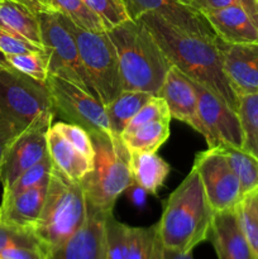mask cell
Returning <instances> with one entry per match:
<instances>
[{"mask_svg":"<svg viewBox=\"0 0 258 259\" xmlns=\"http://www.w3.org/2000/svg\"><path fill=\"white\" fill-rule=\"evenodd\" d=\"M132 18L137 19L143 13H154L179 29L207 39H217L214 29L206 18L189 4L180 0H124Z\"/></svg>","mask_w":258,"mask_h":259,"instance_id":"obj_14","label":"cell"},{"mask_svg":"<svg viewBox=\"0 0 258 259\" xmlns=\"http://www.w3.org/2000/svg\"><path fill=\"white\" fill-rule=\"evenodd\" d=\"M106 32L118 55L123 90L156 95L172 65L148 28L131 19Z\"/></svg>","mask_w":258,"mask_h":259,"instance_id":"obj_3","label":"cell"},{"mask_svg":"<svg viewBox=\"0 0 258 259\" xmlns=\"http://www.w3.org/2000/svg\"><path fill=\"white\" fill-rule=\"evenodd\" d=\"M191 80V78H190ZM197 96V108L207 148L222 144L243 148V133L237 110L206 86L191 80Z\"/></svg>","mask_w":258,"mask_h":259,"instance_id":"obj_11","label":"cell"},{"mask_svg":"<svg viewBox=\"0 0 258 259\" xmlns=\"http://www.w3.org/2000/svg\"><path fill=\"white\" fill-rule=\"evenodd\" d=\"M47 144L53 166L72 181L80 182L93 169L94 164L53 125L47 131Z\"/></svg>","mask_w":258,"mask_h":259,"instance_id":"obj_20","label":"cell"},{"mask_svg":"<svg viewBox=\"0 0 258 259\" xmlns=\"http://www.w3.org/2000/svg\"><path fill=\"white\" fill-rule=\"evenodd\" d=\"M42 2H43V3H45V0H42ZM45 4H46V3H45ZM46 7H47V5H46Z\"/></svg>","mask_w":258,"mask_h":259,"instance_id":"obj_47","label":"cell"},{"mask_svg":"<svg viewBox=\"0 0 258 259\" xmlns=\"http://www.w3.org/2000/svg\"><path fill=\"white\" fill-rule=\"evenodd\" d=\"M146 194L147 192L143 189H141L139 186H136V189L132 191L131 197L137 206H142L144 204V200H146Z\"/></svg>","mask_w":258,"mask_h":259,"instance_id":"obj_44","label":"cell"},{"mask_svg":"<svg viewBox=\"0 0 258 259\" xmlns=\"http://www.w3.org/2000/svg\"><path fill=\"white\" fill-rule=\"evenodd\" d=\"M0 177H2V168H0Z\"/></svg>","mask_w":258,"mask_h":259,"instance_id":"obj_46","label":"cell"},{"mask_svg":"<svg viewBox=\"0 0 258 259\" xmlns=\"http://www.w3.org/2000/svg\"><path fill=\"white\" fill-rule=\"evenodd\" d=\"M240 229L258 257V195L242 199L235 207Z\"/></svg>","mask_w":258,"mask_h":259,"instance_id":"obj_30","label":"cell"},{"mask_svg":"<svg viewBox=\"0 0 258 259\" xmlns=\"http://www.w3.org/2000/svg\"><path fill=\"white\" fill-rule=\"evenodd\" d=\"M12 247H34L46 249L37 237L29 230H22L9 225L0 224V253Z\"/></svg>","mask_w":258,"mask_h":259,"instance_id":"obj_36","label":"cell"},{"mask_svg":"<svg viewBox=\"0 0 258 259\" xmlns=\"http://www.w3.org/2000/svg\"><path fill=\"white\" fill-rule=\"evenodd\" d=\"M223 152L230 167L239 180L242 199L258 195V158L252 153L238 147L222 144L217 147Z\"/></svg>","mask_w":258,"mask_h":259,"instance_id":"obj_24","label":"cell"},{"mask_svg":"<svg viewBox=\"0 0 258 259\" xmlns=\"http://www.w3.org/2000/svg\"><path fill=\"white\" fill-rule=\"evenodd\" d=\"M88 210L83 227L67 242L51 250L48 259H105V224L111 212L89 205Z\"/></svg>","mask_w":258,"mask_h":259,"instance_id":"obj_15","label":"cell"},{"mask_svg":"<svg viewBox=\"0 0 258 259\" xmlns=\"http://www.w3.org/2000/svg\"><path fill=\"white\" fill-rule=\"evenodd\" d=\"M152 96V94L143 91L123 90L110 104H108L105 106V111L110 124L111 134L114 137H120L129 121Z\"/></svg>","mask_w":258,"mask_h":259,"instance_id":"obj_23","label":"cell"},{"mask_svg":"<svg viewBox=\"0 0 258 259\" xmlns=\"http://www.w3.org/2000/svg\"><path fill=\"white\" fill-rule=\"evenodd\" d=\"M55 113L46 85L8 65L0 70V118L23 132L38 121H52Z\"/></svg>","mask_w":258,"mask_h":259,"instance_id":"obj_7","label":"cell"},{"mask_svg":"<svg viewBox=\"0 0 258 259\" xmlns=\"http://www.w3.org/2000/svg\"><path fill=\"white\" fill-rule=\"evenodd\" d=\"M180 2L185 3V4H189V3H190V0H180Z\"/></svg>","mask_w":258,"mask_h":259,"instance_id":"obj_45","label":"cell"},{"mask_svg":"<svg viewBox=\"0 0 258 259\" xmlns=\"http://www.w3.org/2000/svg\"><path fill=\"white\" fill-rule=\"evenodd\" d=\"M0 28L43 46L38 13L15 0H0Z\"/></svg>","mask_w":258,"mask_h":259,"instance_id":"obj_22","label":"cell"},{"mask_svg":"<svg viewBox=\"0 0 258 259\" xmlns=\"http://www.w3.org/2000/svg\"><path fill=\"white\" fill-rule=\"evenodd\" d=\"M3 60L8 66L18 72L46 85L50 71H48V57L46 52H25L18 55L3 56Z\"/></svg>","mask_w":258,"mask_h":259,"instance_id":"obj_28","label":"cell"},{"mask_svg":"<svg viewBox=\"0 0 258 259\" xmlns=\"http://www.w3.org/2000/svg\"><path fill=\"white\" fill-rule=\"evenodd\" d=\"M85 3L103 20L106 30L133 19L124 0H85Z\"/></svg>","mask_w":258,"mask_h":259,"instance_id":"obj_32","label":"cell"},{"mask_svg":"<svg viewBox=\"0 0 258 259\" xmlns=\"http://www.w3.org/2000/svg\"><path fill=\"white\" fill-rule=\"evenodd\" d=\"M171 120H156L120 137L129 152L156 153L168 139Z\"/></svg>","mask_w":258,"mask_h":259,"instance_id":"obj_25","label":"cell"},{"mask_svg":"<svg viewBox=\"0 0 258 259\" xmlns=\"http://www.w3.org/2000/svg\"><path fill=\"white\" fill-rule=\"evenodd\" d=\"M163 259H194L192 257V252L182 253L177 252V250L172 249H163Z\"/></svg>","mask_w":258,"mask_h":259,"instance_id":"obj_42","label":"cell"},{"mask_svg":"<svg viewBox=\"0 0 258 259\" xmlns=\"http://www.w3.org/2000/svg\"><path fill=\"white\" fill-rule=\"evenodd\" d=\"M207 240L218 259H258L240 229L235 210L214 212Z\"/></svg>","mask_w":258,"mask_h":259,"instance_id":"obj_18","label":"cell"},{"mask_svg":"<svg viewBox=\"0 0 258 259\" xmlns=\"http://www.w3.org/2000/svg\"><path fill=\"white\" fill-rule=\"evenodd\" d=\"M53 162L51 159L50 153H48V156L45 157L42 161L23 172L9 189L3 191L2 201H8L20 192H24L32 187L43 184V182H47L50 180Z\"/></svg>","mask_w":258,"mask_h":259,"instance_id":"obj_29","label":"cell"},{"mask_svg":"<svg viewBox=\"0 0 258 259\" xmlns=\"http://www.w3.org/2000/svg\"><path fill=\"white\" fill-rule=\"evenodd\" d=\"M171 119L172 116L169 114V109L166 101L162 98H159V96L153 95L139 109V111L134 115V118L129 121L126 128L124 129L123 134L131 133V132L136 131L139 126L144 125L147 123H151V121L171 120Z\"/></svg>","mask_w":258,"mask_h":259,"instance_id":"obj_34","label":"cell"},{"mask_svg":"<svg viewBox=\"0 0 258 259\" xmlns=\"http://www.w3.org/2000/svg\"><path fill=\"white\" fill-rule=\"evenodd\" d=\"M15 2L25 5V7L29 8V9L33 10L34 13H40L45 12V10H48V8L46 7V4L42 0H15Z\"/></svg>","mask_w":258,"mask_h":259,"instance_id":"obj_41","label":"cell"},{"mask_svg":"<svg viewBox=\"0 0 258 259\" xmlns=\"http://www.w3.org/2000/svg\"><path fill=\"white\" fill-rule=\"evenodd\" d=\"M137 19L153 34L172 66L189 78L214 91L237 110L239 98L233 91L223 70L217 39H207L179 29L154 13H143Z\"/></svg>","mask_w":258,"mask_h":259,"instance_id":"obj_1","label":"cell"},{"mask_svg":"<svg viewBox=\"0 0 258 259\" xmlns=\"http://www.w3.org/2000/svg\"><path fill=\"white\" fill-rule=\"evenodd\" d=\"M93 141V169L80 181L88 205L105 212H113L118 197L134 186L129 169V151L120 137L106 133H90Z\"/></svg>","mask_w":258,"mask_h":259,"instance_id":"obj_5","label":"cell"},{"mask_svg":"<svg viewBox=\"0 0 258 259\" xmlns=\"http://www.w3.org/2000/svg\"><path fill=\"white\" fill-rule=\"evenodd\" d=\"M38 17L42 45L48 57L50 75L58 76L90 91L77 45L66 25L63 15L53 10H45L38 13Z\"/></svg>","mask_w":258,"mask_h":259,"instance_id":"obj_8","label":"cell"},{"mask_svg":"<svg viewBox=\"0 0 258 259\" xmlns=\"http://www.w3.org/2000/svg\"><path fill=\"white\" fill-rule=\"evenodd\" d=\"M48 181L20 192L8 201H2L0 224L32 232L42 212Z\"/></svg>","mask_w":258,"mask_h":259,"instance_id":"obj_19","label":"cell"},{"mask_svg":"<svg viewBox=\"0 0 258 259\" xmlns=\"http://www.w3.org/2000/svg\"><path fill=\"white\" fill-rule=\"evenodd\" d=\"M53 126L75 147V149H77L83 157H86L94 164L95 151H94L90 133L85 128L73 123H57Z\"/></svg>","mask_w":258,"mask_h":259,"instance_id":"obj_35","label":"cell"},{"mask_svg":"<svg viewBox=\"0 0 258 259\" xmlns=\"http://www.w3.org/2000/svg\"><path fill=\"white\" fill-rule=\"evenodd\" d=\"M88 215V201L80 182L70 180L53 166L42 212L33 228V234L50 253L77 233Z\"/></svg>","mask_w":258,"mask_h":259,"instance_id":"obj_4","label":"cell"},{"mask_svg":"<svg viewBox=\"0 0 258 259\" xmlns=\"http://www.w3.org/2000/svg\"><path fill=\"white\" fill-rule=\"evenodd\" d=\"M257 2H258V0H257Z\"/></svg>","mask_w":258,"mask_h":259,"instance_id":"obj_48","label":"cell"},{"mask_svg":"<svg viewBox=\"0 0 258 259\" xmlns=\"http://www.w3.org/2000/svg\"><path fill=\"white\" fill-rule=\"evenodd\" d=\"M129 225L108 215L105 224V259H126Z\"/></svg>","mask_w":258,"mask_h":259,"instance_id":"obj_31","label":"cell"},{"mask_svg":"<svg viewBox=\"0 0 258 259\" xmlns=\"http://www.w3.org/2000/svg\"><path fill=\"white\" fill-rule=\"evenodd\" d=\"M50 253L43 248L12 247L0 253V259H48Z\"/></svg>","mask_w":258,"mask_h":259,"instance_id":"obj_39","label":"cell"},{"mask_svg":"<svg viewBox=\"0 0 258 259\" xmlns=\"http://www.w3.org/2000/svg\"><path fill=\"white\" fill-rule=\"evenodd\" d=\"M258 2L234 4L223 9L204 13L218 38L228 43L258 42V17L249 10H257Z\"/></svg>","mask_w":258,"mask_h":259,"instance_id":"obj_17","label":"cell"},{"mask_svg":"<svg viewBox=\"0 0 258 259\" xmlns=\"http://www.w3.org/2000/svg\"><path fill=\"white\" fill-rule=\"evenodd\" d=\"M63 19L77 45L90 93L106 106L123 91L115 47L108 32H91L73 24L65 15Z\"/></svg>","mask_w":258,"mask_h":259,"instance_id":"obj_6","label":"cell"},{"mask_svg":"<svg viewBox=\"0 0 258 259\" xmlns=\"http://www.w3.org/2000/svg\"><path fill=\"white\" fill-rule=\"evenodd\" d=\"M157 234V224L149 228L129 227L126 259H149Z\"/></svg>","mask_w":258,"mask_h":259,"instance_id":"obj_33","label":"cell"},{"mask_svg":"<svg viewBox=\"0 0 258 259\" xmlns=\"http://www.w3.org/2000/svg\"><path fill=\"white\" fill-rule=\"evenodd\" d=\"M46 88L55 111H58L71 123L78 124L89 133L113 136L105 106L90 91L53 75H48Z\"/></svg>","mask_w":258,"mask_h":259,"instance_id":"obj_9","label":"cell"},{"mask_svg":"<svg viewBox=\"0 0 258 259\" xmlns=\"http://www.w3.org/2000/svg\"><path fill=\"white\" fill-rule=\"evenodd\" d=\"M156 96L166 101L172 119L187 124L204 137L205 129L199 116L196 91L191 80L179 68L169 67Z\"/></svg>","mask_w":258,"mask_h":259,"instance_id":"obj_16","label":"cell"},{"mask_svg":"<svg viewBox=\"0 0 258 259\" xmlns=\"http://www.w3.org/2000/svg\"><path fill=\"white\" fill-rule=\"evenodd\" d=\"M25 52H45V47L30 42L23 35L0 28V53L3 56Z\"/></svg>","mask_w":258,"mask_h":259,"instance_id":"obj_37","label":"cell"},{"mask_svg":"<svg viewBox=\"0 0 258 259\" xmlns=\"http://www.w3.org/2000/svg\"><path fill=\"white\" fill-rule=\"evenodd\" d=\"M20 133L22 131H19L14 124L0 118V168H3L10 146Z\"/></svg>","mask_w":258,"mask_h":259,"instance_id":"obj_38","label":"cell"},{"mask_svg":"<svg viewBox=\"0 0 258 259\" xmlns=\"http://www.w3.org/2000/svg\"><path fill=\"white\" fill-rule=\"evenodd\" d=\"M223 70L237 96L258 93V42L228 43L217 38Z\"/></svg>","mask_w":258,"mask_h":259,"instance_id":"obj_13","label":"cell"},{"mask_svg":"<svg viewBox=\"0 0 258 259\" xmlns=\"http://www.w3.org/2000/svg\"><path fill=\"white\" fill-rule=\"evenodd\" d=\"M252 0H190L189 5L201 14L211 10L223 9L234 4H248Z\"/></svg>","mask_w":258,"mask_h":259,"instance_id":"obj_40","label":"cell"},{"mask_svg":"<svg viewBox=\"0 0 258 259\" xmlns=\"http://www.w3.org/2000/svg\"><path fill=\"white\" fill-rule=\"evenodd\" d=\"M214 211L207 202L196 168L192 166L168 196L157 230L166 249L189 253L206 242Z\"/></svg>","mask_w":258,"mask_h":259,"instance_id":"obj_2","label":"cell"},{"mask_svg":"<svg viewBox=\"0 0 258 259\" xmlns=\"http://www.w3.org/2000/svg\"><path fill=\"white\" fill-rule=\"evenodd\" d=\"M194 167L212 211L235 210L242 201V191L239 180L223 152L218 148L200 152L195 157Z\"/></svg>","mask_w":258,"mask_h":259,"instance_id":"obj_10","label":"cell"},{"mask_svg":"<svg viewBox=\"0 0 258 259\" xmlns=\"http://www.w3.org/2000/svg\"><path fill=\"white\" fill-rule=\"evenodd\" d=\"M163 244L161 242V238L158 235V230H157L156 234V239H154V245H153V250H152V255L149 259H163Z\"/></svg>","mask_w":258,"mask_h":259,"instance_id":"obj_43","label":"cell"},{"mask_svg":"<svg viewBox=\"0 0 258 259\" xmlns=\"http://www.w3.org/2000/svg\"><path fill=\"white\" fill-rule=\"evenodd\" d=\"M128 163L134 186H139L151 195L158 194L171 171L169 164L157 153L129 152Z\"/></svg>","mask_w":258,"mask_h":259,"instance_id":"obj_21","label":"cell"},{"mask_svg":"<svg viewBox=\"0 0 258 259\" xmlns=\"http://www.w3.org/2000/svg\"><path fill=\"white\" fill-rule=\"evenodd\" d=\"M243 133V149L258 158V93L239 96L237 109Z\"/></svg>","mask_w":258,"mask_h":259,"instance_id":"obj_27","label":"cell"},{"mask_svg":"<svg viewBox=\"0 0 258 259\" xmlns=\"http://www.w3.org/2000/svg\"><path fill=\"white\" fill-rule=\"evenodd\" d=\"M51 126L52 121H38L15 138L2 168L3 191L9 189L23 172L48 156L47 131Z\"/></svg>","mask_w":258,"mask_h":259,"instance_id":"obj_12","label":"cell"},{"mask_svg":"<svg viewBox=\"0 0 258 259\" xmlns=\"http://www.w3.org/2000/svg\"><path fill=\"white\" fill-rule=\"evenodd\" d=\"M48 10L61 13L73 24L91 32H106L103 20L89 8L85 0H45Z\"/></svg>","mask_w":258,"mask_h":259,"instance_id":"obj_26","label":"cell"}]
</instances>
